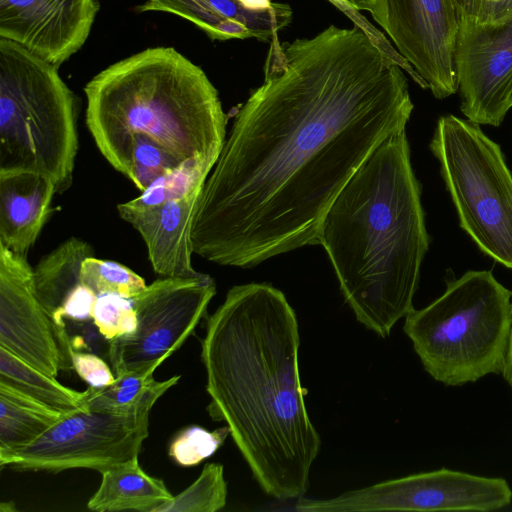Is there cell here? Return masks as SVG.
<instances>
[{
	"label": "cell",
	"instance_id": "cell-3",
	"mask_svg": "<svg viewBox=\"0 0 512 512\" xmlns=\"http://www.w3.org/2000/svg\"><path fill=\"white\" fill-rule=\"evenodd\" d=\"M318 244L356 320L389 336L414 309L429 247L405 130L382 142L345 184L321 222Z\"/></svg>",
	"mask_w": 512,
	"mask_h": 512
},
{
	"label": "cell",
	"instance_id": "cell-17",
	"mask_svg": "<svg viewBox=\"0 0 512 512\" xmlns=\"http://www.w3.org/2000/svg\"><path fill=\"white\" fill-rule=\"evenodd\" d=\"M57 194L45 175L0 170V244L26 257L52 214Z\"/></svg>",
	"mask_w": 512,
	"mask_h": 512
},
{
	"label": "cell",
	"instance_id": "cell-32",
	"mask_svg": "<svg viewBox=\"0 0 512 512\" xmlns=\"http://www.w3.org/2000/svg\"><path fill=\"white\" fill-rule=\"evenodd\" d=\"M481 21L496 22L512 17V0H456Z\"/></svg>",
	"mask_w": 512,
	"mask_h": 512
},
{
	"label": "cell",
	"instance_id": "cell-31",
	"mask_svg": "<svg viewBox=\"0 0 512 512\" xmlns=\"http://www.w3.org/2000/svg\"><path fill=\"white\" fill-rule=\"evenodd\" d=\"M376 0H333V4L350 17L356 24L367 32L373 40L390 56L399 60L401 55L395 50L387 39L374 26H372L365 18H362L358 11L365 10L372 12Z\"/></svg>",
	"mask_w": 512,
	"mask_h": 512
},
{
	"label": "cell",
	"instance_id": "cell-11",
	"mask_svg": "<svg viewBox=\"0 0 512 512\" xmlns=\"http://www.w3.org/2000/svg\"><path fill=\"white\" fill-rule=\"evenodd\" d=\"M457 6L455 69L461 112L475 124L499 126L512 107V17L486 22Z\"/></svg>",
	"mask_w": 512,
	"mask_h": 512
},
{
	"label": "cell",
	"instance_id": "cell-30",
	"mask_svg": "<svg viewBox=\"0 0 512 512\" xmlns=\"http://www.w3.org/2000/svg\"><path fill=\"white\" fill-rule=\"evenodd\" d=\"M65 322L73 350L86 349L88 352L95 353L109 360L110 341L99 332L93 320Z\"/></svg>",
	"mask_w": 512,
	"mask_h": 512
},
{
	"label": "cell",
	"instance_id": "cell-4",
	"mask_svg": "<svg viewBox=\"0 0 512 512\" xmlns=\"http://www.w3.org/2000/svg\"><path fill=\"white\" fill-rule=\"evenodd\" d=\"M86 125L102 156L124 173L132 135L156 140L180 160H218L227 115L201 67L173 47H152L109 65L84 87Z\"/></svg>",
	"mask_w": 512,
	"mask_h": 512
},
{
	"label": "cell",
	"instance_id": "cell-33",
	"mask_svg": "<svg viewBox=\"0 0 512 512\" xmlns=\"http://www.w3.org/2000/svg\"><path fill=\"white\" fill-rule=\"evenodd\" d=\"M501 375H502L503 379L505 380V382L507 383V385L512 390V331H511V336H510V343H509L506 364H505V367H504Z\"/></svg>",
	"mask_w": 512,
	"mask_h": 512
},
{
	"label": "cell",
	"instance_id": "cell-2",
	"mask_svg": "<svg viewBox=\"0 0 512 512\" xmlns=\"http://www.w3.org/2000/svg\"><path fill=\"white\" fill-rule=\"evenodd\" d=\"M299 347L296 313L268 283L231 287L201 340L207 411L227 424L253 478L279 500L305 495L321 447L304 402Z\"/></svg>",
	"mask_w": 512,
	"mask_h": 512
},
{
	"label": "cell",
	"instance_id": "cell-5",
	"mask_svg": "<svg viewBox=\"0 0 512 512\" xmlns=\"http://www.w3.org/2000/svg\"><path fill=\"white\" fill-rule=\"evenodd\" d=\"M403 330L424 370L444 386L502 374L512 331V291L487 270L447 282L444 293L413 309Z\"/></svg>",
	"mask_w": 512,
	"mask_h": 512
},
{
	"label": "cell",
	"instance_id": "cell-23",
	"mask_svg": "<svg viewBox=\"0 0 512 512\" xmlns=\"http://www.w3.org/2000/svg\"><path fill=\"white\" fill-rule=\"evenodd\" d=\"M216 162L206 156L187 158L128 202L133 206L147 207L182 199L203 188Z\"/></svg>",
	"mask_w": 512,
	"mask_h": 512
},
{
	"label": "cell",
	"instance_id": "cell-19",
	"mask_svg": "<svg viewBox=\"0 0 512 512\" xmlns=\"http://www.w3.org/2000/svg\"><path fill=\"white\" fill-rule=\"evenodd\" d=\"M69 412L0 381V466Z\"/></svg>",
	"mask_w": 512,
	"mask_h": 512
},
{
	"label": "cell",
	"instance_id": "cell-12",
	"mask_svg": "<svg viewBox=\"0 0 512 512\" xmlns=\"http://www.w3.org/2000/svg\"><path fill=\"white\" fill-rule=\"evenodd\" d=\"M370 14L437 99L458 91L456 0H376Z\"/></svg>",
	"mask_w": 512,
	"mask_h": 512
},
{
	"label": "cell",
	"instance_id": "cell-6",
	"mask_svg": "<svg viewBox=\"0 0 512 512\" xmlns=\"http://www.w3.org/2000/svg\"><path fill=\"white\" fill-rule=\"evenodd\" d=\"M58 68L0 38V170L40 173L62 194L74 179L79 107Z\"/></svg>",
	"mask_w": 512,
	"mask_h": 512
},
{
	"label": "cell",
	"instance_id": "cell-10",
	"mask_svg": "<svg viewBox=\"0 0 512 512\" xmlns=\"http://www.w3.org/2000/svg\"><path fill=\"white\" fill-rule=\"evenodd\" d=\"M512 490L501 477L448 468L421 472L351 490L328 499L298 498L300 512L495 511L510 505Z\"/></svg>",
	"mask_w": 512,
	"mask_h": 512
},
{
	"label": "cell",
	"instance_id": "cell-16",
	"mask_svg": "<svg viewBox=\"0 0 512 512\" xmlns=\"http://www.w3.org/2000/svg\"><path fill=\"white\" fill-rule=\"evenodd\" d=\"M138 13L166 12L190 21L211 40L256 38L270 43L292 21V9L273 3L265 10L247 8L240 0H146Z\"/></svg>",
	"mask_w": 512,
	"mask_h": 512
},
{
	"label": "cell",
	"instance_id": "cell-34",
	"mask_svg": "<svg viewBox=\"0 0 512 512\" xmlns=\"http://www.w3.org/2000/svg\"><path fill=\"white\" fill-rule=\"evenodd\" d=\"M247 8L252 10H265L272 6L271 0H240Z\"/></svg>",
	"mask_w": 512,
	"mask_h": 512
},
{
	"label": "cell",
	"instance_id": "cell-21",
	"mask_svg": "<svg viewBox=\"0 0 512 512\" xmlns=\"http://www.w3.org/2000/svg\"><path fill=\"white\" fill-rule=\"evenodd\" d=\"M180 376L157 381L153 375L136 372L116 376L113 383L103 388L88 387L85 390L83 408L115 413H134L144 408H152L156 401L171 387Z\"/></svg>",
	"mask_w": 512,
	"mask_h": 512
},
{
	"label": "cell",
	"instance_id": "cell-13",
	"mask_svg": "<svg viewBox=\"0 0 512 512\" xmlns=\"http://www.w3.org/2000/svg\"><path fill=\"white\" fill-rule=\"evenodd\" d=\"M0 346L51 376L65 370L56 326L35 290L33 268L2 244Z\"/></svg>",
	"mask_w": 512,
	"mask_h": 512
},
{
	"label": "cell",
	"instance_id": "cell-25",
	"mask_svg": "<svg viewBox=\"0 0 512 512\" xmlns=\"http://www.w3.org/2000/svg\"><path fill=\"white\" fill-rule=\"evenodd\" d=\"M181 162L182 160L156 140L143 134H135L131 136L127 146L123 175L142 192Z\"/></svg>",
	"mask_w": 512,
	"mask_h": 512
},
{
	"label": "cell",
	"instance_id": "cell-14",
	"mask_svg": "<svg viewBox=\"0 0 512 512\" xmlns=\"http://www.w3.org/2000/svg\"><path fill=\"white\" fill-rule=\"evenodd\" d=\"M99 0H0V38L60 67L87 41Z\"/></svg>",
	"mask_w": 512,
	"mask_h": 512
},
{
	"label": "cell",
	"instance_id": "cell-18",
	"mask_svg": "<svg viewBox=\"0 0 512 512\" xmlns=\"http://www.w3.org/2000/svg\"><path fill=\"white\" fill-rule=\"evenodd\" d=\"M100 474V486L87 503L91 511L152 512L173 497L161 479L148 475L140 467L138 458L112 466Z\"/></svg>",
	"mask_w": 512,
	"mask_h": 512
},
{
	"label": "cell",
	"instance_id": "cell-9",
	"mask_svg": "<svg viewBox=\"0 0 512 512\" xmlns=\"http://www.w3.org/2000/svg\"><path fill=\"white\" fill-rule=\"evenodd\" d=\"M78 409L67 413L33 443L10 456L1 468L59 473L73 468L102 472L138 458L149 435V413Z\"/></svg>",
	"mask_w": 512,
	"mask_h": 512
},
{
	"label": "cell",
	"instance_id": "cell-20",
	"mask_svg": "<svg viewBox=\"0 0 512 512\" xmlns=\"http://www.w3.org/2000/svg\"><path fill=\"white\" fill-rule=\"evenodd\" d=\"M90 256H94L92 246L81 238L71 236L44 255L33 268L37 296L51 318L65 298L81 283V266Z\"/></svg>",
	"mask_w": 512,
	"mask_h": 512
},
{
	"label": "cell",
	"instance_id": "cell-28",
	"mask_svg": "<svg viewBox=\"0 0 512 512\" xmlns=\"http://www.w3.org/2000/svg\"><path fill=\"white\" fill-rule=\"evenodd\" d=\"M92 320L109 341L131 334L137 327L136 311L131 299L116 294L97 296Z\"/></svg>",
	"mask_w": 512,
	"mask_h": 512
},
{
	"label": "cell",
	"instance_id": "cell-8",
	"mask_svg": "<svg viewBox=\"0 0 512 512\" xmlns=\"http://www.w3.org/2000/svg\"><path fill=\"white\" fill-rule=\"evenodd\" d=\"M215 294L214 279L204 273L192 278L160 277L147 285L131 299L135 331L110 340L109 362L115 376L153 375L206 317Z\"/></svg>",
	"mask_w": 512,
	"mask_h": 512
},
{
	"label": "cell",
	"instance_id": "cell-1",
	"mask_svg": "<svg viewBox=\"0 0 512 512\" xmlns=\"http://www.w3.org/2000/svg\"><path fill=\"white\" fill-rule=\"evenodd\" d=\"M263 70L192 222L194 253L222 266L250 268L318 244L334 199L414 108L399 63L356 25L276 38Z\"/></svg>",
	"mask_w": 512,
	"mask_h": 512
},
{
	"label": "cell",
	"instance_id": "cell-22",
	"mask_svg": "<svg viewBox=\"0 0 512 512\" xmlns=\"http://www.w3.org/2000/svg\"><path fill=\"white\" fill-rule=\"evenodd\" d=\"M0 381L63 411L83 408L85 391L69 388L0 346ZM86 410V409H85Z\"/></svg>",
	"mask_w": 512,
	"mask_h": 512
},
{
	"label": "cell",
	"instance_id": "cell-26",
	"mask_svg": "<svg viewBox=\"0 0 512 512\" xmlns=\"http://www.w3.org/2000/svg\"><path fill=\"white\" fill-rule=\"evenodd\" d=\"M80 279L97 295L116 294L128 299H132L147 286L145 280L129 267L94 256L83 261Z\"/></svg>",
	"mask_w": 512,
	"mask_h": 512
},
{
	"label": "cell",
	"instance_id": "cell-7",
	"mask_svg": "<svg viewBox=\"0 0 512 512\" xmlns=\"http://www.w3.org/2000/svg\"><path fill=\"white\" fill-rule=\"evenodd\" d=\"M430 148L461 227L482 252L512 269V174L500 146L478 124L446 115Z\"/></svg>",
	"mask_w": 512,
	"mask_h": 512
},
{
	"label": "cell",
	"instance_id": "cell-27",
	"mask_svg": "<svg viewBox=\"0 0 512 512\" xmlns=\"http://www.w3.org/2000/svg\"><path fill=\"white\" fill-rule=\"evenodd\" d=\"M230 435L226 425L209 431L199 426H190L180 431L169 445V456L180 466H196L212 456Z\"/></svg>",
	"mask_w": 512,
	"mask_h": 512
},
{
	"label": "cell",
	"instance_id": "cell-35",
	"mask_svg": "<svg viewBox=\"0 0 512 512\" xmlns=\"http://www.w3.org/2000/svg\"><path fill=\"white\" fill-rule=\"evenodd\" d=\"M17 508L15 504L11 501L9 502H1L0 503V512H15Z\"/></svg>",
	"mask_w": 512,
	"mask_h": 512
},
{
	"label": "cell",
	"instance_id": "cell-24",
	"mask_svg": "<svg viewBox=\"0 0 512 512\" xmlns=\"http://www.w3.org/2000/svg\"><path fill=\"white\" fill-rule=\"evenodd\" d=\"M226 499L223 465L207 463L190 486L152 512H216L226 505Z\"/></svg>",
	"mask_w": 512,
	"mask_h": 512
},
{
	"label": "cell",
	"instance_id": "cell-29",
	"mask_svg": "<svg viewBox=\"0 0 512 512\" xmlns=\"http://www.w3.org/2000/svg\"><path fill=\"white\" fill-rule=\"evenodd\" d=\"M71 360L73 369L90 387H106L116 378L106 359L95 353L72 350Z\"/></svg>",
	"mask_w": 512,
	"mask_h": 512
},
{
	"label": "cell",
	"instance_id": "cell-15",
	"mask_svg": "<svg viewBox=\"0 0 512 512\" xmlns=\"http://www.w3.org/2000/svg\"><path fill=\"white\" fill-rule=\"evenodd\" d=\"M202 189L155 206L137 207L129 202L117 205L119 216L142 237L153 271L162 278H192L202 274L192 266L191 241L192 222Z\"/></svg>",
	"mask_w": 512,
	"mask_h": 512
}]
</instances>
